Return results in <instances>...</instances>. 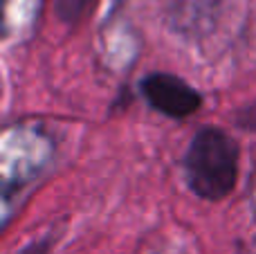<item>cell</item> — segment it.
Returning <instances> with one entry per match:
<instances>
[{"instance_id":"cell-1","label":"cell","mask_w":256,"mask_h":254,"mask_svg":"<svg viewBox=\"0 0 256 254\" xmlns=\"http://www.w3.org/2000/svg\"><path fill=\"white\" fill-rule=\"evenodd\" d=\"M238 142L216 126H202L191 138L182 160L189 189L204 200H222L238 182Z\"/></svg>"},{"instance_id":"cell-2","label":"cell","mask_w":256,"mask_h":254,"mask_svg":"<svg viewBox=\"0 0 256 254\" xmlns=\"http://www.w3.org/2000/svg\"><path fill=\"white\" fill-rule=\"evenodd\" d=\"M142 97L146 99L153 110L171 117V120H184L191 117L202 106V94L189 86L184 79L171 74V72H150L140 81Z\"/></svg>"},{"instance_id":"cell-3","label":"cell","mask_w":256,"mask_h":254,"mask_svg":"<svg viewBox=\"0 0 256 254\" xmlns=\"http://www.w3.org/2000/svg\"><path fill=\"white\" fill-rule=\"evenodd\" d=\"M216 0H166L164 20L176 34L184 38H200L216 25Z\"/></svg>"},{"instance_id":"cell-4","label":"cell","mask_w":256,"mask_h":254,"mask_svg":"<svg viewBox=\"0 0 256 254\" xmlns=\"http://www.w3.org/2000/svg\"><path fill=\"white\" fill-rule=\"evenodd\" d=\"M94 2L97 0H54V12H56L58 20L68 22V25H76L94 7Z\"/></svg>"},{"instance_id":"cell-5","label":"cell","mask_w":256,"mask_h":254,"mask_svg":"<svg viewBox=\"0 0 256 254\" xmlns=\"http://www.w3.org/2000/svg\"><path fill=\"white\" fill-rule=\"evenodd\" d=\"M236 126L243 130H250V133H256V102L243 106L234 117Z\"/></svg>"},{"instance_id":"cell-6","label":"cell","mask_w":256,"mask_h":254,"mask_svg":"<svg viewBox=\"0 0 256 254\" xmlns=\"http://www.w3.org/2000/svg\"><path fill=\"white\" fill-rule=\"evenodd\" d=\"M18 254H50V238L30 243V246H25Z\"/></svg>"}]
</instances>
